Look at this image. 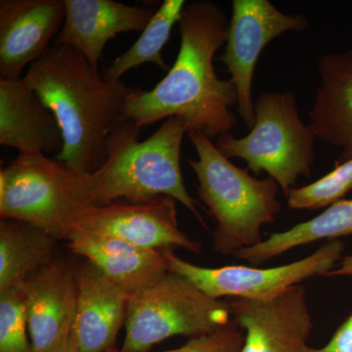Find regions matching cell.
<instances>
[{
	"label": "cell",
	"instance_id": "obj_1",
	"mask_svg": "<svg viewBox=\"0 0 352 352\" xmlns=\"http://www.w3.org/2000/svg\"><path fill=\"white\" fill-rule=\"evenodd\" d=\"M180 48L173 66L151 90L134 87L127 100L124 122L141 129L164 119L180 118L187 134L210 139L232 131L238 94L230 80H220L214 59L226 43L229 20L210 0L189 2L178 22Z\"/></svg>",
	"mask_w": 352,
	"mask_h": 352
},
{
	"label": "cell",
	"instance_id": "obj_2",
	"mask_svg": "<svg viewBox=\"0 0 352 352\" xmlns=\"http://www.w3.org/2000/svg\"><path fill=\"white\" fill-rule=\"evenodd\" d=\"M24 78L63 132L64 148L54 159L80 173L100 170L108 160L109 138L124 122L134 87L109 82L75 48L56 43L30 65Z\"/></svg>",
	"mask_w": 352,
	"mask_h": 352
},
{
	"label": "cell",
	"instance_id": "obj_3",
	"mask_svg": "<svg viewBox=\"0 0 352 352\" xmlns=\"http://www.w3.org/2000/svg\"><path fill=\"white\" fill-rule=\"evenodd\" d=\"M198 159H187L198 178V194L217 221L214 250L234 256L263 241L261 228L274 223L282 206L279 185L273 178H258L240 168L217 150L212 139L188 133Z\"/></svg>",
	"mask_w": 352,
	"mask_h": 352
},
{
	"label": "cell",
	"instance_id": "obj_4",
	"mask_svg": "<svg viewBox=\"0 0 352 352\" xmlns=\"http://www.w3.org/2000/svg\"><path fill=\"white\" fill-rule=\"evenodd\" d=\"M140 129L126 120L109 138V157L100 168L102 182L95 206L113 201L132 204L170 197L179 201L206 226L189 195L180 166V150L186 126L178 117H171L147 140L139 142Z\"/></svg>",
	"mask_w": 352,
	"mask_h": 352
},
{
	"label": "cell",
	"instance_id": "obj_5",
	"mask_svg": "<svg viewBox=\"0 0 352 352\" xmlns=\"http://www.w3.org/2000/svg\"><path fill=\"white\" fill-rule=\"evenodd\" d=\"M101 182V170L80 173L44 155H19L0 171V215L67 240L95 206Z\"/></svg>",
	"mask_w": 352,
	"mask_h": 352
},
{
	"label": "cell",
	"instance_id": "obj_6",
	"mask_svg": "<svg viewBox=\"0 0 352 352\" xmlns=\"http://www.w3.org/2000/svg\"><path fill=\"white\" fill-rule=\"evenodd\" d=\"M254 118V126L244 138L228 132L217 138L215 146L227 159L244 160L256 176L267 173L286 195L300 175L311 176L316 136L300 119L293 91L259 95Z\"/></svg>",
	"mask_w": 352,
	"mask_h": 352
},
{
	"label": "cell",
	"instance_id": "obj_7",
	"mask_svg": "<svg viewBox=\"0 0 352 352\" xmlns=\"http://www.w3.org/2000/svg\"><path fill=\"white\" fill-rule=\"evenodd\" d=\"M227 300L206 295L186 277L168 271L131 296L122 352H148L175 336L198 338L231 321Z\"/></svg>",
	"mask_w": 352,
	"mask_h": 352
},
{
	"label": "cell",
	"instance_id": "obj_8",
	"mask_svg": "<svg viewBox=\"0 0 352 352\" xmlns=\"http://www.w3.org/2000/svg\"><path fill=\"white\" fill-rule=\"evenodd\" d=\"M163 251L168 270L186 277L210 298L266 300L309 278L325 276L342 258L344 244L339 239L329 241L307 258L272 268L245 265L201 267L178 258L175 251Z\"/></svg>",
	"mask_w": 352,
	"mask_h": 352
},
{
	"label": "cell",
	"instance_id": "obj_9",
	"mask_svg": "<svg viewBox=\"0 0 352 352\" xmlns=\"http://www.w3.org/2000/svg\"><path fill=\"white\" fill-rule=\"evenodd\" d=\"M308 20L302 14H286L268 0H233L224 53L226 65L238 94V113L248 129L254 124L252 82L264 48L287 32H302Z\"/></svg>",
	"mask_w": 352,
	"mask_h": 352
},
{
	"label": "cell",
	"instance_id": "obj_10",
	"mask_svg": "<svg viewBox=\"0 0 352 352\" xmlns=\"http://www.w3.org/2000/svg\"><path fill=\"white\" fill-rule=\"evenodd\" d=\"M175 201L164 196L142 204L118 200L100 207L91 206L72 232L108 236L145 249H182L200 254V243L180 230Z\"/></svg>",
	"mask_w": 352,
	"mask_h": 352
},
{
	"label": "cell",
	"instance_id": "obj_11",
	"mask_svg": "<svg viewBox=\"0 0 352 352\" xmlns=\"http://www.w3.org/2000/svg\"><path fill=\"white\" fill-rule=\"evenodd\" d=\"M231 318L245 333L242 352H315L314 328L302 284L266 300L230 298Z\"/></svg>",
	"mask_w": 352,
	"mask_h": 352
},
{
	"label": "cell",
	"instance_id": "obj_12",
	"mask_svg": "<svg viewBox=\"0 0 352 352\" xmlns=\"http://www.w3.org/2000/svg\"><path fill=\"white\" fill-rule=\"evenodd\" d=\"M34 352H68L78 307V270L54 261L24 284Z\"/></svg>",
	"mask_w": 352,
	"mask_h": 352
},
{
	"label": "cell",
	"instance_id": "obj_13",
	"mask_svg": "<svg viewBox=\"0 0 352 352\" xmlns=\"http://www.w3.org/2000/svg\"><path fill=\"white\" fill-rule=\"evenodd\" d=\"M66 16L65 0L0 1V80H20L50 47Z\"/></svg>",
	"mask_w": 352,
	"mask_h": 352
},
{
	"label": "cell",
	"instance_id": "obj_14",
	"mask_svg": "<svg viewBox=\"0 0 352 352\" xmlns=\"http://www.w3.org/2000/svg\"><path fill=\"white\" fill-rule=\"evenodd\" d=\"M78 307L69 351L107 352L126 324L131 296L90 263L78 270Z\"/></svg>",
	"mask_w": 352,
	"mask_h": 352
},
{
	"label": "cell",
	"instance_id": "obj_15",
	"mask_svg": "<svg viewBox=\"0 0 352 352\" xmlns=\"http://www.w3.org/2000/svg\"><path fill=\"white\" fill-rule=\"evenodd\" d=\"M66 16L54 43L67 44L98 68L110 39L122 32H143L156 11L115 0H65Z\"/></svg>",
	"mask_w": 352,
	"mask_h": 352
},
{
	"label": "cell",
	"instance_id": "obj_16",
	"mask_svg": "<svg viewBox=\"0 0 352 352\" xmlns=\"http://www.w3.org/2000/svg\"><path fill=\"white\" fill-rule=\"evenodd\" d=\"M0 144L19 155L60 154L63 132L54 113L24 78L0 80Z\"/></svg>",
	"mask_w": 352,
	"mask_h": 352
},
{
	"label": "cell",
	"instance_id": "obj_17",
	"mask_svg": "<svg viewBox=\"0 0 352 352\" xmlns=\"http://www.w3.org/2000/svg\"><path fill=\"white\" fill-rule=\"evenodd\" d=\"M67 240L74 254L87 258L131 296L170 271L162 250L145 249L117 238L82 231H74Z\"/></svg>",
	"mask_w": 352,
	"mask_h": 352
},
{
	"label": "cell",
	"instance_id": "obj_18",
	"mask_svg": "<svg viewBox=\"0 0 352 352\" xmlns=\"http://www.w3.org/2000/svg\"><path fill=\"white\" fill-rule=\"evenodd\" d=\"M309 126L316 138L340 150L339 162L352 157V50L329 53L318 62Z\"/></svg>",
	"mask_w": 352,
	"mask_h": 352
},
{
	"label": "cell",
	"instance_id": "obj_19",
	"mask_svg": "<svg viewBox=\"0 0 352 352\" xmlns=\"http://www.w3.org/2000/svg\"><path fill=\"white\" fill-rule=\"evenodd\" d=\"M56 241L20 220L0 222V291L23 285L54 261Z\"/></svg>",
	"mask_w": 352,
	"mask_h": 352
},
{
	"label": "cell",
	"instance_id": "obj_20",
	"mask_svg": "<svg viewBox=\"0 0 352 352\" xmlns=\"http://www.w3.org/2000/svg\"><path fill=\"white\" fill-rule=\"evenodd\" d=\"M347 235H352V199L337 201L314 219L271 234L267 239L240 250L233 256L256 267L300 245L323 239L338 240Z\"/></svg>",
	"mask_w": 352,
	"mask_h": 352
},
{
	"label": "cell",
	"instance_id": "obj_21",
	"mask_svg": "<svg viewBox=\"0 0 352 352\" xmlns=\"http://www.w3.org/2000/svg\"><path fill=\"white\" fill-rule=\"evenodd\" d=\"M185 6L184 0H164L138 41L124 54L113 60L104 75L105 80L109 82L122 80V76L127 72L144 63L156 64L160 69L168 72L170 69L164 61L162 52L170 38L173 28L179 22Z\"/></svg>",
	"mask_w": 352,
	"mask_h": 352
},
{
	"label": "cell",
	"instance_id": "obj_22",
	"mask_svg": "<svg viewBox=\"0 0 352 352\" xmlns=\"http://www.w3.org/2000/svg\"><path fill=\"white\" fill-rule=\"evenodd\" d=\"M352 190V157L337 162L335 168L316 182L289 190L286 194L292 210H319L329 208Z\"/></svg>",
	"mask_w": 352,
	"mask_h": 352
},
{
	"label": "cell",
	"instance_id": "obj_23",
	"mask_svg": "<svg viewBox=\"0 0 352 352\" xmlns=\"http://www.w3.org/2000/svg\"><path fill=\"white\" fill-rule=\"evenodd\" d=\"M24 284L0 291V352H34L28 339Z\"/></svg>",
	"mask_w": 352,
	"mask_h": 352
},
{
	"label": "cell",
	"instance_id": "obj_24",
	"mask_svg": "<svg viewBox=\"0 0 352 352\" xmlns=\"http://www.w3.org/2000/svg\"><path fill=\"white\" fill-rule=\"evenodd\" d=\"M244 340V331L231 319L214 333L193 338L182 347L164 352H242ZM107 352L122 351L113 347Z\"/></svg>",
	"mask_w": 352,
	"mask_h": 352
},
{
	"label": "cell",
	"instance_id": "obj_25",
	"mask_svg": "<svg viewBox=\"0 0 352 352\" xmlns=\"http://www.w3.org/2000/svg\"><path fill=\"white\" fill-rule=\"evenodd\" d=\"M315 352H352V314L340 324L327 344L315 349Z\"/></svg>",
	"mask_w": 352,
	"mask_h": 352
},
{
	"label": "cell",
	"instance_id": "obj_26",
	"mask_svg": "<svg viewBox=\"0 0 352 352\" xmlns=\"http://www.w3.org/2000/svg\"><path fill=\"white\" fill-rule=\"evenodd\" d=\"M349 276L352 277V254L340 259L338 265L325 277Z\"/></svg>",
	"mask_w": 352,
	"mask_h": 352
},
{
	"label": "cell",
	"instance_id": "obj_27",
	"mask_svg": "<svg viewBox=\"0 0 352 352\" xmlns=\"http://www.w3.org/2000/svg\"><path fill=\"white\" fill-rule=\"evenodd\" d=\"M68 352H71V351H68Z\"/></svg>",
	"mask_w": 352,
	"mask_h": 352
}]
</instances>
